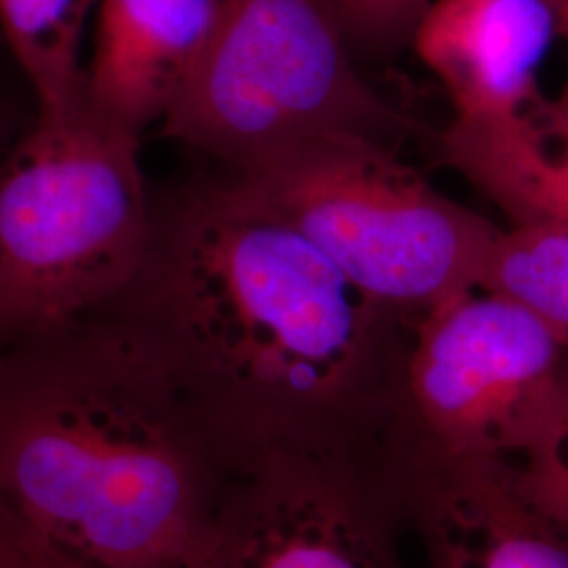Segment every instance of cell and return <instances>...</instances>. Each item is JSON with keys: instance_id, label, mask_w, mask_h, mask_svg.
<instances>
[{"instance_id": "1", "label": "cell", "mask_w": 568, "mask_h": 568, "mask_svg": "<svg viewBox=\"0 0 568 568\" xmlns=\"http://www.w3.org/2000/svg\"><path fill=\"white\" fill-rule=\"evenodd\" d=\"M239 464L272 448L377 457L415 325L232 171L154 192L142 265L100 314Z\"/></svg>"}, {"instance_id": "2", "label": "cell", "mask_w": 568, "mask_h": 568, "mask_svg": "<svg viewBox=\"0 0 568 568\" xmlns=\"http://www.w3.org/2000/svg\"><path fill=\"white\" fill-rule=\"evenodd\" d=\"M232 459L103 316L0 344V499L100 568H187Z\"/></svg>"}, {"instance_id": "3", "label": "cell", "mask_w": 568, "mask_h": 568, "mask_svg": "<svg viewBox=\"0 0 568 568\" xmlns=\"http://www.w3.org/2000/svg\"><path fill=\"white\" fill-rule=\"evenodd\" d=\"M152 209L140 135L84 100L34 110L0 169V344L112 304L142 265Z\"/></svg>"}, {"instance_id": "4", "label": "cell", "mask_w": 568, "mask_h": 568, "mask_svg": "<svg viewBox=\"0 0 568 568\" xmlns=\"http://www.w3.org/2000/svg\"><path fill=\"white\" fill-rule=\"evenodd\" d=\"M227 171L262 194L349 283L413 325L480 288L501 232L436 192L394 148L366 138H321Z\"/></svg>"}, {"instance_id": "5", "label": "cell", "mask_w": 568, "mask_h": 568, "mask_svg": "<svg viewBox=\"0 0 568 568\" xmlns=\"http://www.w3.org/2000/svg\"><path fill=\"white\" fill-rule=\"evenodd\" d=\"M161 126L204 163L246 169L331 135L396 150L410 122L356 70L335 0H220L203 60Z\"/></svg>"}, {"instance_id": "6", "label": "cell", "mask_w": 568, "mask_h": 568, "mask_svg": "<svg viewBox=\"0 0 568 568\" xmlns=\"http://www.w3.org/2000/svg\"><path fill=\"white\" fill-rule=\"evenodd\" d=\"M567 392V339L527 305L476 288L413 328L386 438L511 466Z\"/></svg>"}, {"instance_id": "7", "label": "cell", "mask_w": 568, "mask_h": 568, "mask_svg": "<svg viewBox=\"0 0 568 568\" xmlns=\"http://www.w3.org/2000/svg\"><path fill=\"white\" fill-rule=\"evenodd\" d=\"M379 457L272 448L232 467L187 568H410Z\"/></svg>"}, {"instance_id": "8", "label": "cell", "mask_w": 568, "mask_h": 568, "mask_svg": "<svg viewBox=\"0 0 568 568\" xmlns=\"http://www.w3.org/2000/svg\"><path fill=\"white\" fill-rule=\"evenodd\" d=\"M379 466L422 568H568V530L528 499L506 462L389 436Z\"/></svg>"}, {"instance_id": "9", "label": "cell", "mask_w": 568, "mask_h": 568, "mask_svg": "<svg viewBox=\"0 0 568 568\" xmlns=\"http://www.w3.org/2000/svg\"><path fill=\"white\" fill-rule=\"evenodd\" d=\"M556 32L549 0H432L413 47L447 87L455 119L508 121L541 98L537 70Z\"/></svg>"}, {"instance_id": "10", "label": "cell", "mask_w": 568, "mask_h": 568, "mask_svg": "<svg viewBox=\"0 0 568 568\" xmlns=\"http://www.w3.org/2000/svg\"><path fill=\"white\" fill-rule=\"evenodd\" d=\"M84 102L142 135L166 119L196 72L220 0H100Z\"/></svg>"}, {"instance_id": "11", "label": "cell", "mask_w": 568, "mask_h": 568, "mask_svg": "<svg viewBox=\"0 0 568 568\" xmlns=\"http://www.w3.org/2000/svg\"><path fill=\"white\" fill-rule=\"evenodd\" d=\"M447 163L508 213L511 225L568 230V82L511 121L455 119L440 133Z\"/></svg>"}, {"instance_id": "12", "label": "cell", "mask_w": 568, "mask_h": 568, "mask_svg": "<svg viewBox=\"0 0 568 568\" xmlns=\"http://www.w3.org/2000/svg\"><path fill=\"white\" fill-rule=\"evenodd\" d=\"M100 0H0V34L39 112L84 100V32Z\"/></svg>"}, {"instance_id": "13", "label": "cell", "mask_w": 568, "mask_h": 568, "mask_svg": "<svg viewBox=\"0 0 568 568\" xmlns=\"http://www.w3.org/2000/svg\"><path fill=\"white\" fill-rule=\"evenodd\" d=\"M480 288L527 305L568 342V230L551 224L501 230Z\"/></svg>"}, {"instance_id": "14", "label": "cell", "mask_w": 568, "mask_h": 568, "mask_svg": "<svg viewBox=\"0 0 568 568\" xmlns=\"http://www.w3.org/2000/svg\"><path fill=\"white\" fill-rule=\"evenodd\" d=\"M509 467L528 499L568 530V392L541 438Z\"/></svg>"}, {"instance_id": "15", "label": "cell", "mask_w": 568, "mask_h": 568, "mask_svg": "<svg viewBox=\"0 0 568 568\" xmlns=\"http://www.w3.org/2000/svg\"><path fill=\"white\" fill-rule=\"evenodd\" d=\"M354 53L387 55L413 42L432 0H335Z\"/></svg>"}, {"instance_id": "16", "label": "cell", "mask_w": 568, "mask_h": 568, "mask_svg": "<svg viewBox=\"0 0 568 568\" xmlns=\"http://www.w3.org/2000/svg\"><path fill=\"white\" fill-rule=\"evenodd\" d=\"M0 568H100L26 523L0 499Z\"/></svg>"}, {"instance_id": "17", "label": "cell", "mask_w": 568, "mask_h": 568, "mask_svg": "<svg viewBox=\"0 0 568 568\" xmlns=\"http://www.w3.org/2000/svg\"><path fill=\"white\" fill-rule=\"evenodd\" d=\"M30 119H32V116H30ZM30 119L13 124V122L9 121V116L0 110V169H2V163H4V159H7L9 150H11V145L18 140V135L23 131V126L30 122Z\"/></svg>"}, {"instance_id": "18", "label": "cell", "mask_w": 568, "mask_h": 568, "mask_svg": "<svg viewBox=\"0 0 568 568\" xmlns=\"http://www.w3.org/2000/svg\"><path fill=\"white\" fill-rule=\"evenodd\" d=\"M558 32L568 41V0L558 9Z\"/></svg>"}, {"instance_id": "19", "label": "cell", "mask_w": 568, "mask_h": 568, "mask_svg": "<svg viewBox=\"0 0 568 568\" xmlns=\"http://www.w3.org/2000/svg\"><path fill=\"white\" fill-rule=\"evenodd\" d=\"M549 2H551V4L556 7V11H558V9H560V7H562L567 0H549Z\"/></svg>"}]
</instances>
